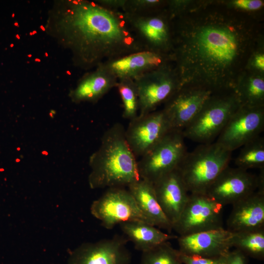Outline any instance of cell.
<instances>
[{"mask_svg": "<svg viewBox=\"0 0 264 264\" xmlns=\"http://www.w3.org/2000/svg\"><path fill=\"white\" fill-rule=\"evenodd\" d=\"M247 68H253L257 72L263 73L264 70V55L262 52H254L251 56Z\"/></svg>", "mask_w": 264, "mask_h": 264, "instance_id": "obj_31", "label": "cell"}, {"mask_svg": "<svg viewBox=\"0 0 264 264\" xmlns=\"http://www.w3.org/2000/svg\"><path fill=\"white\" fill-rule=\"evenodd\" d=\"M182 131L173 129L137 161L140 178L154 184L177 169L187 153Z\"/></svg>", "mask_w": 264, "mask_h": 264, "instance_id": "obj_6", "label": "cell"}, {"mask_svg": "<svg viewBox=\"0 0 264 264\" xmlns=\"http://www.w3.org/2000/svg\"><path fill=\"white\" fill-rule=\"evenodd\" d=\"M176 18L172 55L181 87H204L215 93L234 90L254 53L252 26L216 9H202L188 16L181 12Z\"/></svg>", "mask_w": 264, "mask_h": 264, "instance_id": "obj_1", "label": "cell"}, {"mask_svg": "<svg viewBox=\"0 0 264 264\" xmlns=\"http://www.w3.org/2000/svg\"><path fill=\"white\" fill-rule=\"evenodd\" d=\"M232 205L227 230L232 233L264 230V187Z\"/></svg>", "mask_w": 264, "mask_h": 264, "instance_id": "obj_17", "label": "cell"}, {"mask_svg": "<svg viewBox=\"0 0 264 264\" xmlns=\"http://www.w3.org/2000/svg\"><path fill=\"white\" fill-rule=\"evenodd\" d=\"M89 164L88 183L92 189L124 187L140 178L136 157L127 142L125 129L119 123L104 132Z\"/></svg>", "mask_w": 264, "mask_h": 264, "instance_id": "obj_3", "label": "cell"}, {"mask_svg": "<svg viewBox=\"0 0 264 264\" xmlns=\"http://www.w3.org/2000/svg\"><path fill=\"white\" fill-rule=\"evenodd\" d=\"M264 186V169L258 176L238 167L229 166L218 176L206 194L224 206L232 205Z\"/></svg>", "mask_w": 264, "mask_h": 264, "instance_id": "obj_11", "label": "cell"}, {"mask_svg": "<svg viewBox=\"0 0 264 264\" xmlns=\"http://www.w3.org/2000/svg\"><path fill=\"white\" fill-rule=\"evenodd\" d=\"M173 128L163 109L138 115L125 129L127 142L136 157H141L158 143Z\"/></svg>", "mask_w": 264, "mask_h": 264, "instance_id": "obj_12", "label": "cell"}, {"mask_svg": "<svg viewBox=\"0 0 264 264\" xmlns=\"http://www.w3.org/2000/svg\"><path fill=\"white\" fill-rule=\"evenodd\" d=\"M153 185L158 203L173 228L187 203L189 193L177 169L160 177Z\"/></svg>", "mask_w": 264, "mask_h": 264, "instance_id": "obj_18", "label": "cell"}, {"mask_svg": "<svg viewBox=\"0 0 264 264\" xmlns=\"http://www.w3.org/2000/svg\"><path fill=\"white\" fill-rule=\"evenodd\" d=\"M264 129V106L241 105L230 117L216 141L233 152L260 136Z\"/></svg>", "mask_w": 264, "mask_h": 264, "instance_id": "obj_13", "label": "cell"}, {"mask_svg": "<svg viewBox=\"0 0 264 264\" xmlns=\"http://www.w3.org/2000/svg\"><path fill=\"white\" fill-rule=\"evenodd\" d=\"M95 1L102 6L107 9L123 12L126 0H99Z\"/></svg>", "mask_w": 264, "mask_h": 264, "instance_id": "obj_33", "label": "cell"}, {"mask_svg": "<svg viewBox=\"0 0 264 264\" xmlns=\"http://www.w3.org/2000/svg\"><path fill=\"white\" fill-rule=\"evenodd\" d=\"M124 236L82 244L71 253L68 264H129L131 254Z\"/></svg>", "mask_w": 264, "mask_h": 264, "instance_id": "obj_14", "label": "cell"}, {"mask_svg": "<svg viewBox=\"0 0 264 264\" xmlns=\"http://www.w3.org/2000/svg\"><path fill=\"white\" fill-rule=\"evenodd\" d=\"M234 233L224 228L178 236V251L189 256L213 258L225 256L232 247Z\"/></svg>", "mask_w": 264, "mask_h": 264, "instance_id": "obj_16", "label": "cell"}, {"mask_svg": "<svg viewBox=\"0 0 264 264\" xmlns=\"http://www.w3.org/2000/svg\"><path fill=\"white\" fill-rule=\"evenodd\" d=\"M124 13L145 50L172 54L174 48L172 20L166 9L145 15Z\"/></svg>", "mask_w": 264, "mask_h": 264, "instance_id": "obj_9", "label": "cell"}, {"mask_svg": "<svg viewBox=\"0 0 264 264\" xmlns=\"http://www.w3.org/2000/svg\"><path fill=\"white\" fill-rule=\"evenodd\" d=\"M214 93L211 89L204 87H180L164 104L163 109L173 129L183 131Z\"/></svg>", "mask_w": 264, "mask_h": 264, "instance_id": "obj_15", "label": "cell"}, {"mask_svg": "<svg viewBox=\"0 0 264 264\" xmlns=\"http://www.w3.org/2000/svg\"><path fill=\"white\" fill-rule=\"evenodd\" d=\"M90 212L107 229L128 221L141 220L150 223L130 191L124 187L108 188L92 203Z\"/></svg>", "mask_w": 264, "mask_h": 264, "instance_id": "obj_10", "label": "cell"}, {"mask_svg": "<svg viewBox=\"0 0 264 264\" xmlns=\"http://www.w3.org/2000/svg\"><path fill=\"white\" fill-rule=\"evenodd\" d=\"M223 257L207 258L189 256L180 253V257L183 264H219Z\"/></svg>", "mask_w": 264, "mask_h": 264, "instance_id": "obj_29", "label": "cell"}, {"mask_svg": "<svg viewBox=\"0 0 264 264\" xmlns=\"http://www.w3.org/2000/svg\"><path fill=\"white\" fill-rule=\"evenodd\" d=\"M241 105L234 90L214 93L182 131L185 138L200 144L213 142Z\"/></svg>", "mask_w": 264, "mask_h": 264, "instance_id": "obj_5", "label": "cell"}, {"mask_svg": "<svg viewBox=\"0 0 264 264\" xmlns=\"http://www.w3.org/2000/svg\"><path fill=\"white\" fill-rule=\"evenodd\" d=\"M223 207L206 194H189L173 230L179 236H185L222 228Z\"/></svg>", "mask_w": 264, "mask_h": 264, "instance_id": "obj_7", "label": "cell"}, {"mask_svg": "<svg viewBox=\"0 0 264 264\" xmlns=\"http://www.w3.org/2000/svg\"><path fill=\"white\" fill-rule=\"evenodd\" d=\"M171 62H173L171 54L142 50L109 60L103 63L118 80L134 79Z\"/></svg>", "mask_w": 264, "mask_h": 264, "instance_id": "obj_19", "label": "cell"}, {"mask_svg": "<svg viewBox=\"0 0 264 264\" xmlns=\"http://www.w3.org/2000/svg\"><path fill=\"white\" fill-rule=\"evenodd\" d=\"M166 2L159 0H126L123 12L133 15H145L159 11L166 6Z\"/></svg>", "mask_w": 264, "mask_h": 264, "instance_id": "obj_28", "label": "cell"}, {"mask_svg": "<svg viewBox=\"0 0 264 264\" xmlns=\"http://www.w3.org/2000/svg\"><path fill=\"white\" fill-rule=\"evenodd\" d=\"M236 167L247 170L264 168V138L258 136L246 143L235 161Z\"/></svg>", "mask_w": 264, "mask_h": 264, "instance_id": "obj_24", "label": "cell"}, {"mask_svg": "<svg viewBox=\"0 0 264 264\" xmlns=\"http://www.w3.org/2000/svg\"><path fill=\"white\" fill-rule=\"evenodd\" d=\"M139 97L138 115L154 110L165 104L181 87L175 66L163 65L134 79Z\"/></svg>", "mask_w": 264, "mask_h": 264, "instance_id": "obj_8", "label": "cell"}, {"mask_svg": "<svg viewBox=\"0 0 264 264\" xmlns=\"http://www.w3.org/2000/svg\"><path fill=\"white\" fill-rule=\"evenodd\" d=\"M230 152L217 142L201 144L187 152L177 169L189 194H206L231 159Z\"/></svg>", "mask_w": 264, "mask_h": 264, "instance_id": "obj_4", "label": "cell"}, {"mask_svg": "<svg viewBox=\"0 0 264 264\" xmlns=\"http://www.w3.org/2000/svg\"><path fill=\"white\" fill-rule=\"evenodd\" d=\"M225 256H223L221 259L219 264H225Z\"/></svg>", "mask_w": 264, "mask_h": 264, "instance_id": "obj_34", "label": "cell"}, {"mask_svg": "<svg viewBox=\"0 0 264 264\" xmlns=\"http://www.w3.org/2000/svg\"><path fill=\"white\" fill-rule=\"evenodd\" d=\"M140 264H183L178 250L164 242L142 252Z\"/></svg>", "mask_w": 264, "mask_h": 264, "instance_id": "obj_27", "label": "cell"}, {"mask_svg": "<svg viewBox=\"0 0 264 264\" xmlns=\"http://www.w3.org/2000/svg\"><path fill=\"white\" fill-rule=\"evenodd\" d=\"M118 79L103 63L86 74L71 92L72 100L76 103H96L110 90L116 88Z\"/></svg>", "mask_w": 264, "mask_h": 264, "instance_id": "obj_20", "label": "cell"}, {"mask_svg": "<svg viewBox=\"0 0 264 264\" xmlns=\"http://www.w3.org/2000/svg\"><path fill=\"white\" fill-rule=\"evenodd\" d=\"M231 3L232 6L246 11L257 10L263 6V1L260 0H235Z\"/></svg>", "mask_w": 264, "mask_h": 264, "instance_id": "obj_30", "label": "cell"}, {"mask_svg": "<svg viewBox=\"0 0 264 264\" xmlns=\"http://www.w3.org/2000/svg\"><path fill=\"white\" fill-rule=\"evenodd\" d=\"M246 256L262 260L264 258V230L234 233L232 247Z\"/></svg>", "mask_w": 264, "mask_h": 264, "instance_id": "obj_25", "label": "cell"}, {"mask_svg": "<svg viewBox=\"0 0 264 264\" xmlns=\"http://www.w3.org/2000/svg\"><path fill=\"white\" fill-rule=\"evenodd\" d=\"M119 225L128 241L132 242L135 249L142 252L178 237L164 233L158 228L144 221H128Z\"/></svg>", "mask_w": 264, "mask_h": 264, "instance_id": "obj_22", "label": "cell"}, {"mask_svg": "<svg viewBox=\"0 0 264 264\" xmlns=\"http://www.w3.org/2000/svg\"><path fill=\"white\" fill-rule=\"evenodd\" d=\"M128 187L138 208L149 223L171 234L173 230L172 225L158 203L153 184L140 178Z\"/></svg>", "mask_w": 264, "mask_h": 264, "instance_id": "obj_21", "label": "cell"}, {"mask_svg": "<svg viewBox=\"0 0 264 264\" xmlns=\"http://www.w3.org/2000/svg\"><path fill=\"white\" fill-rule=\"evenodd\" d=\"M59 14L56 26L62 42L82 68L145 50L121 11L107 9L95 1L68 0Z\"/></svg>", "mask_w": 264, "mask_h": 264, "instance_id": "obj_2", "label": "cell"}, {"mask_svg": "<svg viewBox=\"0 0 264 264\" xmlns=\"http://www.w3.org/2000/svg\"><path fill=\"white\" fill-rule=\"evenodd\" d=\"M225 264H247L246 256L236 249L230 251L225 256Z\"/></svg>", "mask_w": 264, "mask_h": 264, "instance_id": "obj_32", "label": "cell"}, {"mask_svg": "<svg viewBox=\"0 0 264 264\" xmlns=\"http://www.w3.org/2000/svg\"><path fill=\"white\" fill-rule=\"evenodd\" d=\"M241 105L257 107L264 106V78L262 73L246 72L238 79L234 89Z\"/></svg>", "mask_w": 264, "mask_h": 264, "instance_id": "obj_23", "label": "cell"}, {"mask_svg": "<svg viewBox=\"0 0 264 264\" xmlns=\"http://www.w3.org/2000/svg\"><path fill=\"white\" fill-rule=\"evenodd\" d=\"M116 88L122 102L123 117L130 121L134 119L138 115L139 109L138 91L134 80L131 78L118 79Z\"/></svg>", "mask_w": 264, "mask_h": 264, "instance_id": "obj_26", "label": "cell"}]
</instances>
